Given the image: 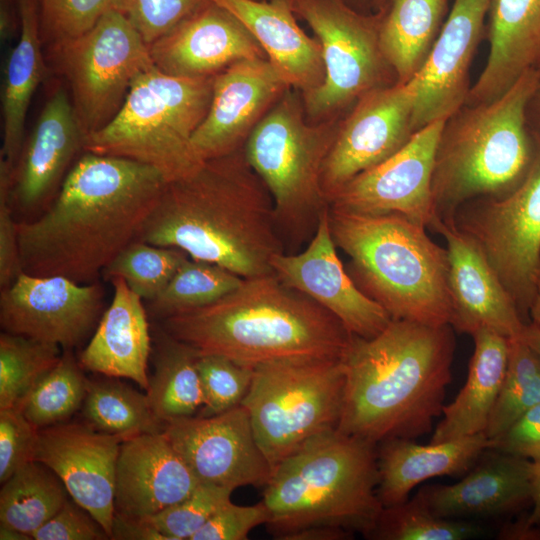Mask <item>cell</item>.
Returning a JSON list of instances; mask_svg holds the SVG:
<instances>
[{
    "label": "cell",
    "mask_w": 540,
    "mask_h": 540,
    "mask_svg": "<svg viewBox=\"0 0 540 540\" xmlns=\"http://www.w3.org/2000/svg\"><path fill=\"white\" fill-rule=\"evenodd\" d=\"M166 184L147 164L85 152L45 211L17 222L23 272L80 284L99 281L112 260L139 239Z\"/></svg>",
    "instance_id": "obj_1"
},
{
    "label": "cell",
    "mask_w": 540,
    "mask_h": 540,
    "mask_svg": "<svg viewBox=\"0 0 540 540\" xmlns=\"http://www.w3.org/2000/svg\"><path fill=\"white\" fill-rule=\"evenodd\" d=\"M139 239L244 279L273 273L283 252L271 195L239 149L167 183Z\"/></svg>",
    "instance_id": "obj_2"
},
{
    "label": "cell",
    "mask_w": 540,
    "mask_h": 540,
    "mask_svg": "<svg viewBox=\"0 0 540 540\" xmlns=\"http://www.w3.org/2000/svg\"><path fill=\"white\" fill-rule=\"evenodd\" d=\"M454 352L449 324L391 320L372 338L352 335L337 430L375 444L428 434L442 415Z\"/></svg>",
    "instance_id": "obj_3"
},
{
    "label": "cell",
    "mask_w": 540,
    "mask_h": 540,
    "mask_svg": "<svg viewBox=\"0 0 540 540\" xmlns=\"http://www.w3.org/2000/svg\"><path fill=\"white\" fill-rule=\"evenodd\" d=\"M193 347L239 364L343 359L352 334L329 311L274 273L244 279L215 303L163 319Z\"/></svg>",
    "instance_id": "obj_4"
},
{
    "label": "cell",
    "mask_w": 540,
    "mask_h": 540,
    "mask_svg": "<svg viewBox=\"0 0 540 540\" xmlns=\"http://www.w3.org/2000/svg\"><path fill=\"white\" fill-rule=\"evenodd\" d=\"M377 444L337 429L278 464L264 487L265 524L281 540L329 527L368 538L383 510L377 495Z\"/></svg>",
    "instance_id": "obj_5"
},
{
    "label": "cell",
    "mask_w": 540,
    "mask_h": 540,
    "mask_svg": "<svg viewBox=\"0 0 540 540\" xmlns=\"http://www.w3.org/2000/svg\"><path fill=\"white\" fill-rule=\"evenodd\" d=\"M333 240L350 258L351 278L392 320L450 325L446 248L426 228L396 214H357L329 207Z\"/></svg>",
    "instance_id": "obj_6"
},
{
    "label": "cell",
    "mask_w": 540,
    "mask_h": 540,
    "mask_svg": "<svg viewBox=\"0 0 540 540\" xmlns=\"http://www.w3.org/2000/svg\"><path fill=\"white\" fill-rule=\"evenodd\" d=\"M539 82L533 67L497 99L472 105L445 124L432 178L433 222L453 219L469 201L507 195L523 181L536 156L525 111Z\"/></svg>",
    "instance_id": "obj_7"
},
{
    "label": "cell",
    "mask_w": 540,
    "mask_h": 540,
    "mask_svg": "<svg viewBox=\"0 0 540 540\" xmlns=\"http://www.w3.org/2000/svg\"><path fill=\"white\" fill-rule=\"evenodd\" d=\"M213 81L172 76L155 66L144 71L113 119L84 138L82 150L147 164L167 183L191 175L205 163L192 136L209 109Z\"/></svg>",
    "instance_id": "obj_8"
},
{
    "label": "cell",
    "mask_w": 540,
    "mask_h": 540,
    "mask_svg": "<svg viewBox=\"0 0 540 540\" xmlns=\"http://www.w3.org/2000/svg\"><path fill=\"white\" fill-rule=\"evenodd\" d=\"M342 359L254 367L241 404L272 469L309 440L337 429L344 397Z\"/></svg>",
    "instance_id": "obj_9"
},
{
    "label": "cell",
    "mask_w": 540,
    "mask_h": 540,
    "mask_svg": "<svg viewBox=\"0 0 540 540\" xmlns=\"http://www.w3.org/2000/svg\"><path fill=\"white\" fill-rule=\"evenodd\" d=\"M336 134L306 125L287 96L263 115L247 138L245 157L271 195L277 227L291 236L316 229L329 207L321 175Z\"/></svg>",
    "instance_id": "obj_10"
},
{
    "label": "cell",
    "mask_w": 540,
    "mask_h": 540,
    "mask_svg": "<svg viewBox=\"0 0 540 540\" xmlns=\"http://www.w3.org/2000/svg\"><path fill=\"white\" fill-rule=\"evenodd\" d=\"M48 52L67 81L84 138L113 119L137 76L155 66L149 46L118 9Z\"/></svg>",
    "instance_id": "obj_11"
},
{
    "label": "cell",
    "mask_w": 540,
    "mask_h": 540,
    "mask_svg": "<svg viewBox=\"0 0 540 540\" xmlns=\"http://www.w3.org/2000/svg\"><path fill=\"white\" fill-rule=\"evenodd\" d=\"M453 220L480 248L529 323L540 266V152L513 191L469 201Z\"/></svg>",
    "instance_id": "obj_12"
},
{
    "label": "cell",
    "mask_w": 540,
    "mask_h": 540,
    "mask_svg": "<svg viewBox=\"0 0 540 540\" xmlns=\"http://www.w3.org/2000/svg\"><path fill=\"white\" fill-rule=\"evenodd\" d=\"M318 37L325 67L323 83L305 93L311 116L331 113L374 88L381 60L379 28L342 0H289Z\"/></svg>",
    "instance_id": "obj_13"
},
{
    "label": "cell",
    "mask_w": 540,
    "mask_h": 540,
    "mask_svg": "<svg viewBox=\"0 0 540 540\" xmlns=\"http://www.w3.org/2000/svg\"><path fill=\"white\" fill-rule=\"evenodd\" d=\"M104 294L100 281L80 284L22 272L1 289L0 324L5 332L73 349L96 328Z\"/></svg>",
    "instance_id": "obj_14"
},
{
    "label": "cell",
    "mask_w": 540,
    "mask_h": 540,
    "mask_svg": "<svg viewBox=\"0 0 540 540\" xmlns=\"http://www.w3.org/2000/svg\"><path fill=\"white\" fill-rule=\"evenodd\" d=\"M446 122L437 120L416 131L391 157L343 185L329 207L368 215L396 213L429 228L435 159Z\"/></svg>",
    "instance_id": "obj_15"
},
{
    "label": "cell",
    "mask_w": 540,
    "mask_h": 540,
    "mask_svg": "<svg viewBox=\"0 0 540 540\" xmlns=\"http://www.w3.org/2000/svg\"><path fill=\"white\" fill-rule=\"evenodd\" d=\"M164 434L200 483L233 491L265 487L273 469L260 449L242 404L212 416L168 421Z\"/></svg>",
    "instance_id": "obj_16"
},
{
    "label": "cell",
    "mask_w": 540,
    "mask_h": 540,
    "mask_svg": "<svg viewBox=\"0 0 540 540\" xmlns=\"http://www.w3.org/2000/svg\"><path fill=\"white\" fill-rule=\"evenodd\" d=\"M413 80L373 88L337 132L323 165L321 184L328 201L349 180L385 161L414 134Z\"/></svg>",
    "instance_id": "obj_17"
},
{
    "label": "cell",
    "mask_w": 540,
    "mask_h": 540,
    "mask_svg": "<svg viewBox=\"0 0 540 540\" xmlns=\"http://www.w3.org/2000/svg\"><path fill=\"white\" fill-rule=\"evenodd\" d=\"M273 273L287 286L333 314L352 335L372 338L392 320L345 270L329 224V207L321 214L308 246L298 254H275Z\"/></svg>",
    "instance_id": "obj_18"
},
{
    "label": "cell",
    "mask_w": 540,
    "mask_h": 540,
    "mask_svg": "<svg viewBox=\"0 0 540 540\" xmlns=\"http://www.w3.org/2000/svg\"><path fill=\"white\" fill-rule=\"evenodd\" d=\"M130 436L62 422L39 429L34 452V460L56 473L70 497L101 524L110 539L116 465L121 445Z\"/></svg>",
    "instance_id": "obj_19"
},
{
    "label": "cell",
    "mask_w": 540,
    "mask_h": 540,
    "mask_svg": "<svg viewBox=\"0 0 540 540\" xmlns=\"http://www.w3.org/2000/svg\"><path fill=\"white\" fill-rule=\"evenodd\" d=\"M492 0H455L423 66L412 78L414 133L449 120L466 101L468 73Z\"/></svg>",
    "instance_id": "obj_20"
},
{
    "label": "cell",
    "mask_w": 540,
    "mask_h": 540,
    "mask_svg": "<svg viewBox=\"0 0 540 540\" xmlns=\"http://www.w3.org/2000/svg\"><path fill=\"white\" fill-rule=\"evenodd\" d=\"M430 228L446 242L453 329L469 335L489 329L509 339L521 336L527 323L477 244L453 219L436 220Z\"/></svg>",
    "instance_id": "obj_21"
},
{
    "label": "cell",
    "mask_w": 540,
    "mask_h": 540,
    "mask_svg": "<svg viewBox=\"0 0 540 540\" xmlns=\"http://www.w3.org/2000/svg\"><path fill=\"white\" fill-rule=\"evenodd\" d=\"M286 85L264 58L241 60L217 73L209 109L192 136L199 158L205 162L238 150Z\"/></svg>",
    "instance_id": "obj_22"
},
{
    "label": "cell",
    "mask_w": 540,
    "mask_h": 540,
    "mask_svg": "<svg viewBox=\"0 0 540 540\" xmlns=\"http://www.w3.org/2000/svg\"><path fill=\"white\" fill-rule=\"evenodd\" d=\"M149 52L160 71L189 78L212 77L235 62L264 58L247 28L211 0L150 44Z\"/></svg>",
    "instance_id": "obj_23"
},
{
    "label": "cell",
    "mask_w": 540,
    "mask_h": 540,
    "mask_svg": "<svg viewBox=\"0 0 540 540\" xmlns=\"http://www.w3.org/2000/svg\"><path fill=\"white\" fill-rule=\"evenodd\" d=\"M84 136L70 95L58 85L45 102L12 174L13 210L31 213L52 201Z\"/></svg>",
    "instance_id": "obj_24"
},
{
    "label": "cell",
    "mask_w": 540,
    "mask_h": 540,
    "mask_svg": "<svg viewBox=\"0 0 540 540\" xmlns=\"http://www.w3.org/2000/svg\"><path fill=\"white\" fill-rule=\"evenodd\" d=\"M533 472L532 461L487 449L459 482L426 485L416 494L439 517L497 518L532 502Z\"/></svg>",
    "instance_id": "obj_25"
},
{
    "label": "cell",
    "mask_w": 540,
    "mask_h": 540,
    "mask_svg": "<svg viewBox=\"0 0 540 540\" xmlns=\"http://www.w3.org/2000/svg\"><path fill=\"white\" fill-rule=\"evenodd\" d=\"M199 484L163 431L135 434L120 448L115 512L147 518L183 500Z\"/></svg>",
    "instance_id": "obj_26"
},
{
    "label": "cell",
    "mask_w": 540,
    "mask_h": 540,
    "mask_svg": "<svg viewBox=\"0 0 540 540\" xmlns=\"http://www.w3.org/2000/svg\"><path fill=\"white\" fill-rule=\"evenodd\" d=\"M253 35L287 85L305 93L325 78L322 48L297 24L289 0H211Z\"/></svg>",
    "instance_id": "obj_27"
},
{
    "label": "cell",
    "mask_w": 540,
    "mask_h": 540,
    "mask_svg": "<svg viewBox=\"0 0 540 540\" xmlns=\"http://www.w3.org/2000/svg\"><path fill=\"white\" fill-rule=\"evenodd\" d=\"M109 281L114 290L112 301L81 352L79 363L95 373L133 380L147 391L151 336L143 299L123 279Z\"/></svg>",
    "instance_id": "obj_28"
},
{
    "label": "cell",
    "mask_w": 540,
    "mask_h": 540,
    "mask_svg": "<svg viewBox=\"0 0 540 540\" xmlns=\"http://www.w3.org/2000/svg\"><path fill=\"white\" fill-rule=\"evenodd\" d=\"M491 446L484 432L428 445L405 438L384 440L377 444L378 498L383 507L403 503L425 480L468 472Z\"/></svg>",
    "instance_id": "obj_29"
},
{
    "label": "cell",
    "mask_w": 540,
    "mask_h": 540,
    "mask_svg": "<svg viewBox=\"0 0 540 540\" xmlns=\"http://www.w3.org/2000/svg\"><path fill=\"white\" fill-rule=\"evenodd\" d=\"M487 63L466 101L490 102L540 59V0H492Z\"/></svg>",
    "instance_id": "obj_30"
},
{
    "label": "cell",
    "mask_w": 540,
    "mask_h": 540,
    "mask_svg": "<svg viewBox=\"0 0 540 540\" xmlns=\"http://www.w3.org/2000/svg\"><path fill=\"white\" fill-rule=\"evenodd\" d=\"M20 34L7 55L1 90L0 163L13 174L24 145L30 102L45 77L37 0H17Z\"/></svg>",
    "instance_id": "obj_31"
},
{
    "label": "cell",
    "mask_w": 540,
    "mask_h": 540,
    "mask_svg": "<svg viewBox=\"0 0 540 540\" xmlns=\"http://www.w3.org/2000/svg\"><path fill=\"white\" fill-rule=\"evenodd\" d=\"M474 352L465 385L456 398L444 405L431 443L462 438L485 431L506 373L509 338L479 329L472 335Z\"/></svg>",
    "instance_id": "obj_32"
},
{
    "label": "cell",
    "mask_w": 540,
    "mask_h": 540,
    "mask_svg": "<svg viewBox=\"0 0 540 540\" xmlns=\"http://www.w3.org/2000/svg\"><path fill=\"white\" fill-rule=\"evenodd\" d=\"M446 5L447 0H392L379 28V46L399 83L411 80L423 66Z\"/></svg>",
    "instance_id": "obj_33"
},
{
    "label": "cell",
    "mask_w": 540,
    "mask_h": 540,
    "mask_svg": "<svg viewBox=\"0 0 540 540\" xmlns=\"http://www.w3.org/2000/svg\"><path fill=\"white\" fill-rule=\"evenodd\" d=\"M198 355L193 347L163 328L158 330L154 373L146 394L153 413L162 423L194 416L203 406Z\"/></svg>",
    "instance_id": "obj_34"
},
{
    "label": "cell",
    "mask_w": 540,
    "mask_h": 540,
    "mask_svg": "<svg viewBox=\"0 0 540 540\" xmlns=\"http://www.w3.org/2000/svg\"><path fill=\"white\" fill-rule=\"evenodd\" d=\"M69 497L56 473L45 464L33 460L2 483L0 525L15 528L32 537Z\"/></svg>",
    "instance_id": "obj_35"
},
{
    "label": "cell",
    "mask_w": 540,
    "mask_h": 540,
    "mask_svg": "<svg viewBox=\"0 0 540 540\" xmlns=\"http://www.w3.org/2000/svg\"><path fill=\"white\" fill-rule=\"evenodd\" d=\"M81 410L87 424L100 432L134 435L164 429L147 394L114 380H88Z\"/></svg>",
    "instance_id": "obj_36"
},
{
    "label": "cell",
    "mask_w": 540,
    "mask_h": 540,
    "mask_svg": "<svg viewBox=\"0 0 540 540\" xmlns=\"http://www.w3.org/2000/svg\"><path fill=\"white\" fill-rule=\"evenodd\" d=\"M243 280L217 264L189 257L165 289L150 301V311L164 319L203 308L234 291Z\"/></svg>",
    "instance_id": "obj_37"
},
{
    "label": "cell",
    "mask_w": 540,
    "mask_h": 540,
    "mask_svg": "<svg viewBox=\"0 0 540 540\" xmlns=\"http://www.w3.org/2000/svg\"><path fill=\"white\" fill-rule=\"evenodd\" d=\"M540 403V359L522 336L509 339L506 373L485 428L493 440Z\"/></svg>",
    "instance_id": "obj_38"
},
{
    "label": "cell",
    "mask_w": 540,
    "mask_h": 540,
    "mask_svg": "<svg viewBox=\"0 0 540 540\" xmlns=\"http://www.w3.org/2000/svg\"><path fill=\"white\" fill-rule=\"evenodd\" d=\"M72 349L35 385L23 402L25 417L38 429L68 420L82 407L87 381Z\"/></svg>",
    "instance_id": "obj_39"
},
{
    "label": "cell",
    "mask_w": 540,
    "mask_h": 540,
    "mask_svg": "<svg viewBox=\"0 0 540 540\" xmlns=\"http://www.w3.org/2000/svg\"><path fill=\"white\" fill-rule=\"evenodd\" d=\"M60 347L25 336L0 335V409L20 405L59 362Z\"/></svg>",
    "instance_id": "obj_40"
},
{
    "label": "cell",
    "mask_w": 540,
    "mask_h": 540,
    "mask_svg": "<svg viewBox=\"0 0 540 540\" xmlns=\"http://www.w3.org/2000/svg\"><path fill=\"white\" fill-rule=\"evenodd\" d=\"M485 529L476 522L443 518L433 514L416 494L403 503L383 507L369 539L466 540L480 538Z\"/></svg>",
    "instance_id": "obj_41"
},
{
    "label": "cell",
    "mask_w": 540,
    "mask_h": 540,
    "mask_svg": "<svg viewBox=\"0 0 540 540\" xmlns=\"http://www.w3.org/2000/svg\"><path fill=\"white\" fill-rule=\"evenodd\" d=\"M189 258L175 247L154 245L137 239L124 248L104 269L106 280L118 277L143 300H154Z\"/></svg>",
    "instance_id": "obj_42"
},
{
    "label": "cell",
    "mask_w": 540,
    "mask_h": 540,
    "mask_svg": "<svg viewBox=\"0 0 540 540\" xmlns=\"http://www.w3.org/2000/svg\"><path fill=\"white\" fill-rule=\"evenodd\" d=\"M43 45L51 50L89 30L120 0H37Z\"/></svg>",
    "instance_id": "obj_43"
},
{
    "label": "cell",
    "mask_w": 540,
    "mask_h": 540,
    "mask_svg": "<svg viewBox=\"0 0 540 540\" xmlns=\"http://www.w3.org/2000/svg\"><path fill=\"white\" fill-rule=\"evenodd\" d=\"M230 488L200 483L183 500L145 519L166 540H191L223 505L231 501Z\"/></svg>",
    "instance_id": "obj_44"
},
{
    "label": "cell",
    "mask_w": 540,
    "mask_h": 540,
    "mask_svg": "<svg viewBox=\"0 0 540 540\" xmlns=\"http://www.w3.org/2000/svg\"><path fill=\"white\" fill-rule=\"evenodd\" d=\"M197 369L204 403L200 416L223 413L241 404L254 368L215 354L198 355Z\"/></svg>",
    "instance_id": "obj_45"
},
{
    "label": "cell",
    "mask_w": 540,
    "mask_h": 540,
    "mask_svg": "<svg viewBox=\"0 0 540 540\" xmlns=\"http://www.w3.org/2000/svg\"><path fill=\"white\" fill-rule=\"evenodd\" d=\"M208 0H120L118 10L149 46L197 11Z\"/></svg>",
    "instance_id": "obj_46"
},
{
    "label": "cell",
    "mask_w": 540,
    "mask_h": 540,
    "mask_svg": "<svg viewBox=\"0 0 540 540\" xmlns=\"http://www.w3.org/2000/svg\"><path fill=\"white\" fill-rule=\"evenodd\" d=\"M39 429L20 406L0 409V482L34 460Z\"/></svg>",
    "instance_id": "obj_47"
},
{
    "label": "cell",
    "mask_w": 540,
    "mask_h": 540,
    "mask_svg": "<svg viewBox=\"0 0 540 540\" xmlns=\"http://www.w3.org/2000/svg\"><path fill=\"white\" fill-rule=\"evenodd\" d=\"M268 510L263 501L240 506L229 501L223 505L191 540H245L257 526L266 524Z\"/></svg>",
    "instance_id": "obj_48"
},
{
    "label": "cell",
    "mask_w": 540,
    "mask_h": 540,
    "mask_svg": "<svg viewBox=\"0 0 540 540\" xmlns=\"http://www.w3.org/2000/svg\"><path fill=\"white\" fill-rule=\"evenodd\" d=\"M34 540L110 539L101 524L71 497L58 512L32 534Z\"/></svg>",
    "instance_id": "obj_49"
},
{
    "label": "cell",
    "mask_w": 540,
    "mask_h": 540,
    "mask_svg": "<svg viewBox=\"0 0 540 540\" xmlns=\"http://www.w3.org/2000/svg\"><path fill=\"white\" fill-rule=\"evenodd\" d=\"M11 171L0 164V286L12 283L23 272L17 222L11 205Z\"/></svg>",
    "instance_id": "obj_50"
},
{
    "label": "cell",
    "mask_w": 540,
    "mask_h": 540,
    "mask_svg": "<svg viewBox=\"0 0 540 540\" xmlns=\"http://www.w3.org/2000/svg\"><path fill=\"white\" fill-rule=\"evenodd\" d=\"M490 449L540 463V403L523 414L502 435L493 439Z\"/></svg>",
    "instance_id": "obj_51"
},
{
    "label": "cell",
    "mask_w": 540,
    "mask_h": 540,
    "mask_svg": "<svg viewBox=\"0 0 540 540\" xmlns=\"http://www.w3.org/2000/svg\"><path fill=\"white\" fill-rule=\"evenodd\" d=\"M111 539L116 540H166L145 519L115 512Z\"/></svg>",
    "instance_id": "obj_52"
},
{
    "label": "cell",
    "mask_w": 540,
    "mask_h": 540,
    "mask_svg": "<svg viewBox=\"0 0 540 540\" xmlns=\"http://www.w3.org/2000/svg\"><path fill=\"white\" fill-rule=\"evenodd\" d=\"M16 10L12 0H1L0 4V38L2 43H6L17 28Z\"/></svg>",
    "instance_id": "obj_53"
},
{
    "label": "cell",
    "mask_w": 540,
    "mask_h": 540,
    "mask_svg": "<svg viewBox=\"0 0 540 540\" xmlns=\"http://www.w3.org/2000/svg\"><path fill=\"white\" fill-rule=\"evenodd\" d=\"M534 464L532 478V510L530 514L522 520L525 526L535 527L540 524V463Z\"/></svg>",
    "instance_id": "obj_54"
},
{
    "label": "cell",
    "mask_w": 540,
    "mask_h": 540,
    "mask_svg": "<svg viewBox=\"0 0 540 540\" xmlns=\"http://www.w3.org/2000/svg\"><path fill=\"white\" fill-rule=\"evenodd\" d=\"M521 336L540 359V327L529 322L525 325Z\"/></svg>",
    "instance_id": "obj_55"
},
{
    "label": "cell",
    "mask_w": 540,
    "mask_h": 540,
    "mask_svg": "<svg viewBox=\"0 0 540 540\" xmlns=\"http://www.w3.org/2000/svg\"><path fill=\"white\" fill-rule=\"evenodd\" d=\"M531 322L540 327V266L535 281L534 296L529 309Z\"/></svg>",
    "instance_id": "obj_56"
},
{
    "label": "cell",
    "mask_w": 540,
    "mask_h": 540,
    "mask_svg": "<svg viewBox=\"0 0 540 540\" xmlns=\"http://www.w3.org/2000/svg\"><path fill=\"white\" fill-rule=\"evenodd\" d=\"M1 540H30L32 537L15 528L0 525Z\"/></svg>",
    "instance_id": "obj_57"
},
{
    "label": "cell",
    "mask_w": 540,
    "mask_h": 540,
    "mask_svg": "<svg viewBox=\"0 0 540 540\" xmlns=\"http://www.w3.org/2000/svg\"><path fill=\"white\" fill-rule=\"evenodd\" d=\"M539 87H540V82H539Z\"/></svg>",
    "instance_id": "obj_58"
}]
</instances>
